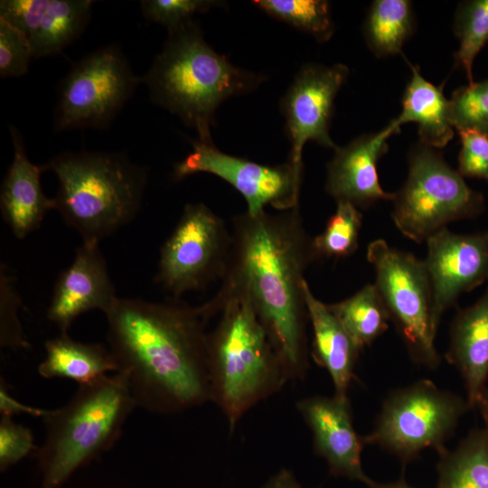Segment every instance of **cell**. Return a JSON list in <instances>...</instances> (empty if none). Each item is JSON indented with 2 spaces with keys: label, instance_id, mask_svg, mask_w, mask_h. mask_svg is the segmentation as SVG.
I'll return each instance as SVG.
<instances>
[{
  "label": "cell",
  "instance_id": "cell-1",
  "mask_svg": "<svg viewBox=\"0 0 488 488\" xmlns=\"http://www.w3.org/2000/svg\"><path fill=\"white\" fill-rule=\"evenodd\" d=\"M222 305L217 294L196 306L117 298L105 314L108 348L136 407L174 414L211 401L206 325Z\"/></svg>",
  "mask_w": 488,
  "mask_h": 488
},
{
  "label": "cell",
  "instance_id": "cell-2",
  "mask_svg": "<svg viewBox=\"0 0 488 488\" xmlns=\"http://www.w3.org/2000/svg\"><path fill=\"white\" fill-rule=\"evenodd\" d=\"M224 283L242 292L265 327L289 380L309 367L305 272L316 260L299 205L277 213L247 211L232 219Z\"/></svg>",
  "mask_w": 488,
  "mask_h": 488
},
{
  "label": "cell",
  "instance_id": "cell-3",
  "mask_svg": "<svg viewBox=\"0 0 488 488\" xmlns=\"http://www.w3.org/2000/svg\"><path fill=\"white\" fill-rule=\"evenodd\" d=\"M167 32L143 83L154 104L195 129L199 140L213 142L211 128L219 106L257 89L267 77L237 67L217 52L193 19Z\"/></svg>",
  "mask_w": 488,
  "mask_h": 488
},
{
  "label": "cell",
  "instance_id": "cell-4",
  "mask_svg": "<svg viewBox=\"0 0 488 488\" xmlns=\"http://www.w3.org/2000/svg\"><path fill=\"white\" fill-rule=\"evenodd\" d=\"M221 316L207 336L211 401L224 414L232 433L253 407L287 383L280 358L251 304L224 283Z\"/></svg>",
  "mask_w": 488,
  "mask_h": 488
},
{
  "label": "cell",
  "instance_id": "cell-5",
  "mask_svg": "<svg viewBox=\"0 0 488 488\" xmlns=\"http://www.w3.org/2000/svg\"><path fill=\"white\" fill-rule=\"evenodd\" d=\"M56 175L54 210L85 243H98L135 220L146 170L124 152L67 151L42 164Z\"/></svg>",
  "mask_w": 488,
  "mask_h": 488
},
{
  "label": "cell",
  "instance_id": "cell-6",
  "mask_svg": "<svg viewBox=\"0 0 488 488\" xmlns=\"http://www.w3.org/2000/svg\"><path fill=\"white\" fill-rule=\"evenodd\" d=\"M136 407L126 377L116 372L79 386L66 405L50 410L37 452L40 488H62L74 473L109 450Z\"/></svg>",
  "mask_w": 488,
  "mask_h": 488
},
{
  "label": "cell",
  "instance_id": "cell-7",
  "mask_svg": "<svg viewBox=\"0 0 488 488\" xmlns=\"http://www.w3.org/2000/svg\"><path fill=\"white\" fill-rule=\"evenodd\" d=\"M408 160V176L394 193L391 211L404 237L421 244L447 224L475 218L483 211V196L467 185L437 149L418 142Z\"/></svg>",
  "mask_w": 488,
  "mask_h": 488
},
{
  "label": "cell",
  "instance_id": "cell-8",
  "mask_svg": "<svg viewBox=\"0 0 488 488\" xmlns=\"http://www.w3.org/2000/svg\"><path fill=\"white\" fill-rule=\"evenodd\" d=\"M469 408L466 399L429 380H419L389 393L363 442L382 448L406 465L425 449L443 451Z\"/></svg>",
  "mask_w": 488,
  "mask_h": 488
},
{
  "label": "cell",
  "instance_id": "cell-9",
  "mask_svg": "<svg viewBox=\"0 0 488 488\" xmlns=\"http://www.w3.org/2000/svg\"><path fill=\"white\" fill-rule=\"evenodd\" d=\"M367 259L375 273V286L405 347L416 363L436 369L441 358L436 349L437 330L433 324L430 283L423 259L389 246L371 241Z\"/></svg>",
  "mask_w": 488,
  "mask_h": 488
},
{
  "label": "cell",
  "instance_id": "cell-10",
  "mask_svg": "<svg viewBox=\"0 0 488 488\" xmlns=\"http://www.w3.org/2000/svg\"><path fill=\"white\" fill-rule=\"evenodd\" d=\"M143 83L121 49L107 45L78 61L61 80L53 128L62 132L108 127Z\"/></svg>",
  "mask_w": 488,
  "mask_h": 488
},
{
  "label": "cell",
  "instance_id": "cell-11",
  "mask_svg": "<svg viewBox=\"0 0 488 488\" xmlns=\"http://www.w3.org/2000/svg\"><path fill=\"white\" fill-rule=\"evenodd\" d=\"M232 235L225 221L202 202L187 203L160 249L155 281L171 298L200 291L224 278Z\"/></svg>",
  "mask_w": 488,
  "mask_h": 488
},
{
  "label": "cell",
  "instance_id": "cell-12",
  "mask_svg": "<svg viewBox=\"0 0 488 488\" xmlns=\"http://www.w3.org/2000/svg\"><path fill=\"white\" fill-rule=\"evenodd\" d=\"M192 151L174 164L172 177L181 181L191 174L218 176L239 192L247 202V212L256 215L272 206L278 211L298 205L303 166L290 162L267 165L226 154L213 142L191 140Z\"/></svg>",
  "mask_w": 488,
  "mask_h": 488
},
{
  "label": "cell",
  "instance_id": "cell-13",
  "mask_svg": "<svg viewBox=\"0 0 488 488\" xmlns=\"http://www.w3.org/2000/svg\"><path fill=\"white\" fill-rule=\"evenodd\" d=\"M349 75L346 65L306 63L300 68L280 99L286 136L291 144L288 162L303 166L305 145L314 141L335 149L330 125L335 98Z\"/></svg>",
  "mask_w": 488,
  "mask_h": 488
},
{
  "label": "cell",
  "instance_id": "cell-14",
  "mask_svg": "<svg viewBox=\"0 0 488 488\" xmlns=\"http://www.w3.org/2000/svg\"><path fill=\"white\" fill-rule=\"evenodd\" d=\"M426 243L423 261L431 288L433 324L437 330L444 313L461 295L488 282V230L458 234L444 228Z\"/></svg>",
  "mask_w": 488,
  "mask_h": 488
},
{
  "label": "cell",
  "instance_id": "cell-15",
  "mask_svg": "<svg viewBox=\"0 0 488 488\" xmlns=\"http://www.w3.org/2000/svg\"><path fill=\"white\" fill-rule=\"evenodd\" d=\"M296 407L312 432L314 453L325 460L330 474L369 485L372 479L361 465L365 444L354 428L349 399L316 395L299 399Z\"/></svg>",
  "mask_w": 488,
  "mask_h": 488
},
{
  "label": "cell",
  "instance_id": "cell-16",
  "mask_svg": "<svg viewBox=\"0 0 488 488\" xmlns=\"http://www.w3.org/2000/svg\"><path fill=\"white\" fill-rule=\"evenodd\" d=\"M99 245L82 242L70 265L57 278L46 316L61 333H67L73 322L87 312L106 314L118 298Z\"/></svg>",
  "mask_w": 488,
  "mask_h": 488
},
{
  "label": "cell",
  "instance_id": "cell-17",
  "mask_svg": "<svg viewBox=\"0 0 488 488\" xmlns=\"http://www.w3.org/2000/svg\"><path fill=\"white\" fill-rule=\"evenodd\" d=\"M397 132L388 125L333 150L327 164L325 190L336 202L366 208L380 201H392L394 193L380 186L377 164L389 150L388 138Z\"/></svg>",
  "mask_w": 488,
  "mask_h": 488
},
{
  "label": "cell",
  "instance_id": "cell-18",
  "mask_svg": "<svg viewBox=\"0 0 488 488\" xmlns=\"http://www.w3.org/2000/svg\"><path fill=\"white\" fill-rule=\"evenodd\" d=\"M10 133L14 157L2 182L0 210L13 235L23 239L40 228L54 201L42 191L43 168L30 161L20 131L10 126Z\"/></svg>",
  "mask_w": 488,
  "mask_h": 488
},
{
  "label": "cell",
  "instance_id": "cell-19",
  "mask_svg": "<svg viewBox=\"0 0 488 488\" xmlns=\"http://www.w3.org/2000/svg\"><path fill=\"white\" fill-rule=\"evenodd\" d=\"M445 358L460 373L470 408L476 407L488 385V282L476 302L457 310Z\"/></svg>",
  "mask_w": 488,
  "mask_h": 488
},
{
  "label": "cell",
  "instance_id": "cell-20",
  "mask_svg": "<svg viewBox=\"0 0 488 488\" xmlns=\"http://www.w3.org/2000/svg\"><path fill=\"white\" fill-rule=\"evenodd\" d=\"M305 297L313 331L312 357L333 381L334 395L348 398L361 350L356 346L329 305L319 300L305 281Z\"/></svg>",
  "mask_w": 488,
  "mask_h": 488
},
{
  "label": "cell",
  "instance_id": "cell-21",
  "mask_svg": "<svg viewBox=\"0 0 488 488\" xmlns=\"http://www.w3.org/2000/svg\"><path fill=\"white\" fill-rule=\"evenodd\" d=\"M412 71L403 93L401 111L389 125L398 133L401 125L415 122L418 127L419 142L438 149L446 146L455 131L450 120L449 99L443 93L444 83L435 86L410 65Z\"/></svg>",
  "mask_w": 488,
  "mask_h": 488
},
{
  "label": "cell",
  "instance_id": "cell-22",
  "mask_svg": "<svg viewBox=\"0 0 488 488\" xmlns=\"http://www.w3.org/2000/svg\"><path fill=\"white\" fill-rule=\"evenodd\" d=\"M45 358L38 367L45 379L65 378L80 385L92 383L117 366L108 347L101 343H87L73 340L67 333L48 340Z\"/></svg>",
  "mask_w": 488,
  "mask_h": 488
},
{
  "label": "cell",
  "instance_id": "cell-23",
  "mask_svg": "<svg viewBox=\"0 0 488 488\" xmlns=\"http://www.w3.org/2000/svg\"><path fill=\"white\" fill-rule=\"evenodd\" d=\"M94 1L49 0L33 33L27 38L33 58L61 52L85 31Z\"/></svg>",
  "mask_w": 488,
  "mask_h": 488
},
{
  "label": "cell",
  "instance_id": "cell-24",
  "mask_svg": "<svg viewBox=\"0 0 488 488\" xmlns=\"http://www.w3.org/2000/svg\"><path fill=\"white\" fill-rule=\"evenodd\" d=\"M436 465V488H488V432L474 429L453 450L445 448Z\"/></svg>",
  "mask_w": 488,
  "mask_h": 488
},
{
  "label": "cell",
  "instance_id": "cell-25",
  "mask_svg": "<svg viewBox=\"0 0 488 488\" xmlns=\"http://www.w3.org/2000/svg\"><path fill=\"white\" fill-rule=\"evenodd\" d=\"M415 28L412 2L375 0L370 6L362 31L369 49L377 57L401 52Z\"/></svg>",
  "mask_w": 488,
  "mask_h": 488
},
{
  "label": "cell",
  "instance_id": "cell-26",
  "mask_svg": "<svg viewBox=\"0 0 488 488\" xmlns=\"http://www.w3.org/2000/svg\"><path fill=\"white\" fill-rule=\"evenodd\" d=\"M328 305L361 351L389 327V316L374 284H368L350 297Z\"/></svg>",
  "mask_w": 488,
  "mask_h": 488
},
{
  "label": "cell",
  "instance_id": "cell-27",
  "mask_svg": "<svg viewBox=\"0 0 488 488\" xmlns=\"http://www.w3.org/2000/svg\"><path fill=\"white\" fill-rule=\"evenodd\" d=\"M252 4L267 15L312 35L318 42H326L333 34L328 1L255 0Z\"/></svg>",
  "mask_w": 488,
  "mask_h": 488
},
{
  "label": "cell",
  "instance_id": "cell-28",
  "mask_svg": "<svg viewBox=\"0 0 488 488\" xmlns=\"http://www.w3.org/2000/svg\"><path fill=\"white\" fill-rule=\"evenodd\" d=\"M454 33L459 46L454 54L455 68H461L473 83V63L488 42V0L461 2L455 14Z\"/></svg>",
  "mask_w": 488,
  "mask_h": 488
},
{
  "label": "cell",
  "instance_id": "cell-29",
  "mask_svg": "<svg viewBox=\"0 0 488 488\" xmlns=\"http://www.w3.org/2000/svg\"><path fill=\"white\" fill-rule=\"evenodd\" d=\"M362 215L347 202H337L324 231L313 238L316 258H342L352 256L358 249Z\"/></svg>",
  "mask_w": 488,
  "mask_h": 488
},
{
  "label": "cell",
  "instance_id": "cell-30",
  "mask_svg": "<svg viewBox=\"0 0 488 488\" xmlns=\"http://www.w3.org/2000/svg\"><path fill=\"white\" fill-rule=\"evenodd\" d=\"M450 120L458 131L488 133V79L455 89L449 99Z\"/></svg>",
  "mask_w": 488,
  "mask_h": 488
},
{
  "label": "cell",
  "instance_id": "cell-31",
  "mask_svg": "<svg viewBox=\"0 0 488 488\" xmlns=\"http://www.w3.org/2000/svg\"><path fill=\"white\" fill-rule=\"evenodd\" d=\"M21 298L5 265L0 271V345L12 350L27 349L30 343L23 335L18 317Z\"/></svg>",
  "mask_w": 488,
  "mask_h": 488
},
{
  "label": "cell",
  "instance_id": "cell-32",
  "mask_svg": "<svg viewBox=\"0 0 488 488\" xmlns=\"http://www.w3.org/2000/svg\"><path fill=\"white\" fill-rule=\"evenodd\" d=\"M222 1L216 0H143L140 3L144 17L166 27L176 28L196 14H203L215 7H221Z\"/></svg>",
  "mask_w": 488,
  "mask_h": 488
},
{
  "label": "cell",
  "instance_id": "cell-33",
  "mask_svg": "<svg viewBox=\"0 0 488 488\" xmlns=\"http://www.w3.org/2000/svg\"><path fill=\"white\" fill-rule=\"evenodd\" d=\"M33 58L27 37L0 19V77H21L27 73Z\"/></svg>",
  "mask_w": 488,
  "mask_h": 488
},
{
  "label": "cell",
  "instance_id": "cell-34",
  "mask_svg": "<svg viewBox=\"0 0 488 488\" xmlns=\"http://www.w3.org/2000/svg\"><path fill=\"white\" fill-rule=\"evenodd\" d=\"M461 148L458 173L465 178L488 181V133L474 129L458 130Z\"/></svg>",
  "mask_w": 488,
  "mask_h": 488
},
{
  "label": "cell",
  "instance_id": "cell-35",
  "mask_svg": "<svg viewBox=\"0 0 488 488\" xmlns=\"http://www.w3.org/2000/svg\"><path fill=\"white\" fill-rule=\"evenodd\" d=\"M34 449H36L34 436L30 428L14 422L10 417L2 416L0 420V471L5 472Z\"/></svg>",
  "mask_w": 488,
  "mask_h": 488
},
{
  "label": "cell",
  "instance_id": "cell-36",
  "mask_svg": "<svg viewBox=\"0 0 488 488\" xmlns=\"http://www.w3.org/2000/svg\"><path fill=\"white\" fill-rule=\"evenodd\" d=\"M49 0H2L0 19L27 38L33 33Z\"/></svg>",
  "mask_w": 488,
  "mask_h": 488
},
{
  "label": "cell",
  "instance_id": "cell-37",
  "mask_svg": "<svg viewBox=\"0 0 488 488\" xmlns=\"http://www.w3.org/2000/svg\"><path fill=\"white\" fill-rule=\"evenodd\" d=\"M50 410L24 405L9 393L5 381L1 377L0 382V413L5 417H12L16 414H28L34 417L44 418Z\"/></svg>",
  "mask_w": 488,
  "mask_h": 488
},
{
  "label": "cell",
  "instance_id": "cell-38",
  "mask_svg": "<svg viewBox=\"0 0 488 488\" xmlns=\"http://www.w3.org/2000/svg\"><path fill=\"white\" fill-rule=\"evenodd\" d=\"M262 488H304L296 480L294 474L286 468L273 474Z\"/></svg>",
  "mask_w": 488,
  "mask_h": 488
},
{
  "label": "cell",
  "instance_id": "cell-39",
  "mask_svg": "<svg viewBox=\"0 0 488 488\" xmlns=\"http://www.w3.org/2000/svg\"><path fill=\"white\" fill-rule=\"evenodd\" d=\"M367 486L368 488H416L408 484L403 477L396 482L387 483H377L372 480Z\"/></svg>",
  "mask_w": 488,
  "mask_h": 488
},
{
  "label": "cell",
  "instance_id": "cell-40",
  "mask_svg": "<svg viewBox=\"0 0 488 488\" xmlns=\"http://www.w3.org/2000/svg\"><path fill=\"white\" fill-rule=\"evenodd\" d=\"M480 408V411L483 415L484 423H485V429L488 432V385L484 391L483 392L482 396L480 397L478 403L476 405Z\"/></svg>",
  "mask_w": 488,
  "mask_h": 488
}]
</instances>
